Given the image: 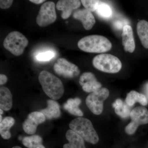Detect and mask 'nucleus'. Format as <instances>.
I'll return each instance as SVG.
<instances>
[{
	"instance_id": "f257e3e1",
	"label": "nucleus",
	"mask_w": 148,
	"mask_h": 148,
	"mask_svg": "<svg viewBox=\"0 0 148 148\" xmlns=\"http://www.w3.org/2000/svg\"><path fill=\"white\" fill-rule=\"evenodd\" d=\"M38 79L44 92L52 100H58L64 95L63 83L53 74L43 71L39 75Z\"/></svg>"
},
{
	"instance_id": "f03ea898",
	"label": "nucleus",
	"mask_w": 148,
	"mask_h": 148,
	"mask_svg": "<svg viewBox=\"0 0 148 148\" xmlns=\"http://www.w3.org/2000/svg\"><path fill=\"white\" fill-rule=\"evenodd\" d=\"M81 50L89 53H104L110 50L112 43L106 37L90 35L82 38L77 44Z\"/></svg>"
},
{
	"instance_id": "7ed1b4c3",
	"label": "nucleus",
	"mask_w": 148,
	"mask_h": 148,
	"mask_svg": "<svg viewBox=\"0 0 148 148\" xmlns=\"http://www.w3.org/2000/svg\"><path fill=\"white\" fill-rule=\"evenodd\" d=\"M69 127L88 143L95 145L99 141V137L97 132L92 123L87 119L84 117L75 119L70 122Z\"/></svg>"
},
{
	"instance_id": "20e7f679",
	"label": "nucleus",
	"mask_w": 148,
	"mask_h": 148,
	"mask_svg": "<svg viewBox=\"0 0 148 148\" xmlns=\"http://www.w3.org/2000/svg\"><path fill=\"white\" fill-rule=\"evenodd\" d=\"M92 64L99 71L109 73H118L122 67L119 58L110 54L103 53L96 56L92 60Z\"/></svg>"
},
{
	"instance_id": "39448f33",
	"label": "nucleus",
	"mask_w": 148,
	"mask_h": 148,
	"mask_svg": "<svg viewBox=\"0 0 148 148\" xmlns=\"http://www.w3.org/2000/svg\"><path fill=\"white\" fill-rule=\"evenodd\" d=\"M29 44V41L24 35L16 31L10 32L3 41V46L15 56L23 54L24 49Z\"/></svg>"
},
{
	"instance_id": "423d86ee",
	"label": "nucleus",
	"mask_w": 148,
	"mask_h": 148,
	"mask_svg": "<svg viewBox=\"0 0 148 148\" xmlns=\"http://www.w3.org/2000/svg\"><path fill=\"white\" fill-rule=\"evenodd\" d=\"M109 95L110 91L108 88H101L87 96L86 100V106L94 114H101L103 111V102Z\"/></svg>"
},
{
	"instance_id": "0eeeda50",
	"label": "nucleus",
	"mask_w": 148,
	"mask_h": 148,
	"mask_svg": "<svg viewBox=\"0 0 148 148\" xmlns=\"http://www.w3.org/2000/svg\"><path fill=\"white\" fill-rule=\"evenodd\" d=\"M131 122L125 128V131L128 135L134 134L140 125L148 123V111L144 107H138L130 112Z\"/></svg>"
},
{
	"instance_id": "6e6552de",
	"label": "nucleus",
	"mask_w": 148,
	"mask_h": 148,
	"mask_svg": "<svg viewBox=\"0 0 148 148\" xmlns=\"http://www.w3.org/2000/svg\"><path fill=\"white\" fill-rule=\"evenodd\" d=\"M56 18L55 3L53 2H46L41 7L36 21L40 27H46L55 22Z\"/></svg>"
},
{
	"instance_id": "1a4fd4ad",
	"label": "nucleus",
	"mask_w": 148,
	"mask_h": 148,
	"mask_svg": "<svg viewBox=\"0 0 148 148\" xmlns=\"http://www.w3.org/2000/svg\"><path fill=\"white\" fill-rule=\"evenodd\" d=\"M53 70L56 74L66 78H73L80 73L76 65L64 58H58L53 66Z\"/></svg>"
},
{
	"instance_id": "9d476101",
	"label": "nucleus",
	"mask_w": 148,
	"mask_h": 148,
	"mask_svg": "<svg viewBox=\"0 0 148 148\" xmlns=\"http://www.w3.org/2000/svg\"><path fill=\"white\" fill-rule=\"evenodd\" d=\"M46 117L40 112H32L29 114L22 124L24 132L29 135H33L36 131L37 127L45 121Z\"/></svg>"
},
{
	"instance_id": "9b49d317",
	"label": "nucleus",
	"mask_w": 148,
	"mask_h": 148,
	"mask_svg": "<svg viewBox=\"0 0 148 148\" xmlns=\"http://www.w3.org/2000/svg\"><path fill=\"white\" fill-rule=\"evenodd\" d=\"M79 84L85 92H92L101 88L102 85L98 82L94 74L85 72L80 77Z\"/></svg>"
},
{
	"instance_id": "f8f14e48",
	"label": "nucleus",
	"mask_w": 148,
	"mask_h": 148,
	"mask_svg": "<svg viewBox=\"0 0 148 148\" xmlns=\"http://www.w3.org/2000/svg\"><path fill=\"white\" fill-rule=\"evenodd\" d=\"M81 2L79 0H60L56 4L57 10L62 11L61 17L63 19L69 18L74 10L77 9L81 6Z\"/></svg>"
},
{
	"instance_id": "ddd939ff",
	"label": "nucleus",
	"mask_w": 148,
	"mask_h": 148,
	"mask_svg": "<svg viewBox=\"0 0 148 148\" xmlns=\"http://www.w3.org/2000/svg\"><path fill=\"white\" fill-rule=\"evenodd\" d=\"M73 16L75 19L81 21L84 29L87 31L92 29L95 23V17L91 12L86 9L76 11Z\"/></svg>"
},
{
	"instance_id": "4468645a",
	"label": "nucleus",
	"mask_w": 148,
	"mask_h": 148,
	"mask_svg": "<svg viewBox=\"0 0 148 148\" xmlns=\"http://www.w3.org/2000/svg\"><path fill=\"white\" fill-rule=\"evenodd\" d=\"M122 44L125 51L132 53L135 49V45L132 29L131 26L125 25L122 34Z\"/></svg>"
},
{
	"instance_id": "2eb2a0df",
	"label": "nucleus",
	"mask_w": 148,
	"mask_h": 148,
	"mask_svg": "<svg viewBox=\"0 0 148 148\" xmlns=\"http://www.w3.org/2000/svg\"><path fill=\"white\" fill-rule=\"evenodd\" d=\"M66 137L69 143L65 144L64 148H86L84 139L72 130L67 131Z\"/></svg>"
},
{
	"instance_id": "dca6fc26",
	"label": "nucleus",
	"mask_w": 148,
	"mask_h": 148,
	"mask_svg": "<svg viewBox=\"0 0 148 148\" xmlns=\"http://www.w3.org/2000/svg\"><path fill=\"white\" fill-rule=\"evenodd\" d=\"M47 107L41 110L40 112L44 114L47 119H52L59 117L61 116L60 106L57 102L53 100L47 101Z\"/></svg>"
},
{
	"instance_id": "f3484780",
	"label": "nucleus",
	"mask_w": 148,
	"mask_h": 148,
	"mask_svg": "<svg viewBox=\"0 0 148 148\" xmlns=\"http://www.w3.org/2000/svg\"><path fill=\"white\" fill-rule=\"evenodd\" d=\"M12 106V95L8 88H0V108L3 110H10Z\"/></svg>"
},
{
	"instance_id": "a211bd4d",
	"label": "nucleus",
	"mask_w": 148,
	"mask_h": 148,
	"mask_svg": "<svg viewBox=\"0 0 148 148\" xmlns=\"http://www.w3.org/2000/svg\"><path fill=\"white\" fill-rule=\"evenodd\" d=\"M125 101L129 107L134 106L136 102H138L143 106H147L148 104L147 99L145 95L135 90H132L127 94Z\"/></svg>"
},
{
	"instance_id": "6ab92c4d",
	"label": "nucleus",
	"mask_w": 148,
	"mask_h": 148,
	"mask_svg": "<svg viewBox=\"0 0 148 148\" xmlns=\"http://www.w3.org/2000/svg\"><path fill=\"white\" fill-rule=\"evenodd\" d=\"M137 33L144 47L148 49V22L146 20L139 21L137 24Z\"/></svg>"
},
{
	"instance_id": "aec40b11",
	"label": "nucleus",
	"mask_w": 148,
	"mask_h": 148,
	"mask_svg": "<svg viewBox=\"0 0 148 148\" xmlns=\"http://www.w3.org/2000/svg\"><path fill=\"white\" fill-rule=\"evenodd\" d=\"M81 103V100L79 98L69 99L64 104V108L70 113L74 115L81 117L83 116V113L79 108V106Z\"/></svg>"
},
{
	"instance_id": "412c9836",
	"label": "nucleus",
	"mask_w": 148,
	"mask_h": 148,
	"mask_svg": "<svg viewBox=\"0 0 148 148\" xmlns=\"http://www.w3.org/2000/svg\"><path fill=\"white\" fill-rule=\"evenodd\" d=\"M15 120L12 117L5 118L0 124V135L5 140H8L11 138V135L10 129L14 125Z\"/></svg>"
},
{
	"instance_id": "4be33fe9",
	"label": "nucleus",
	"mask_w": 148,
	"mask_h": 148,
	"mask_svg": "<svg viewBox=\"0 0 148 148\" xmlns=\"http://www.w3.org/2000/svg\"><path fill=\"white\" fill-rule=\"evenodd\" d=\"M115 112L122 118L125 119L130 116V109L126 103H123L121 99H117L113 104Z\"/></svg>"
},
{
	"instance_id": "5701e85b",
	"label": "nucleus",
	"mask_w": 148,
	"mask_h": 148,
	"mask_svg": "<svg viewBox=\"0 0 148 148\" xmlns=\"http://www.w3.org/2000/svg\"><path fill=\"white\" fill-rule=\"evenodd\" d=\"M22 142L23 145L28 148H45L42 144V138L38 135L24 137Z\"/></svg>"
},
{
	"instance_id": "b1692460",
	"label": "nucleus",
	"mask_w": 148,
	"mask_h": 148,
	"mask_svg": "<svg viewBox=\"0 0 148 148\" xmlns=\"http://www.w3.org/2000/svg\"><path fill=\"white\" fill-rule=\"evenodd\" d=\"M95 11L98 16L105 19H108L112 16V10L111 7L103 2L100 1Z\"/></svg>"
},
{
	"instance_id": "393cba45",
	"label": "nucleus",
	"mask_w": 148,
	"mask_h": 148,
	"mask_svg": "<svg viewBox=\"0 0 148 148\" xmlns=\"http://www.w3.org/2000/svg\"><path fill=\"white\" fill-rule=\"evenodd\" d=\"M100 1L97 0H82V3L85 8L90 12L96 11Z\"/></svg>"
},
{
	"instance_id": "a878e982",
	"label": "nucleus",
	"mask_w": 148,
	"mask_h": 148,
	"mask_svg": "<svg viewBox=\"0 0 148 148\" xmlns=\"http://www.w3.org/2000/svg\"><path fill=\"white\" fill-rule=\"evenodd\" d=\"M55 56L54 52L47 51L41 53L36 56L37 60L40 61H47L52 59Z\"/></svg>"
},
{
	"instance_id": "bb28decb",
	"label": "nucleus",
	"mask_w": 148,
	"mask_h": 148,
	"mask_svg": "<svg viewBox=\"0 0 148 148\" xmlns=\"http://www.w3.org/2000/svg\"><path fill=\"white\" fill-rule=\"evenodd\" d=\"M13 1L12 0H1L0 1V8L2 9H6L11 6Z\"/></svg>"
},
{
	"instance_id": "cd10ccee",
	"label": "nucleus",
	"mask_w": 148,
	"mask_h": 148,
	"mask_svg": "<svg viewBox=\"0 0 148 148\" xmlns=\"http://www.w3.org/2000/svg\"><path fill=\"white\" fill-rule=\"evenodd\" d=\"M8 78L5 75L1 74L0 75V84L1 85L4 84L7 82Z\"/></svg>"
},
{
	"instance_id": "c85d7f7f",
	"label": "nucleus",
	"mask_w": 148,
	"mask_h": 148,
	"mask_svg": "<svg viewBox=\"0 0 148 148\" xmlns=\"http://www.w3.org/2000/svg\"><path fill=\"white\" fill-rule=\"evenodd\" d=\"M114 26L115 27L118 29H121L122 28H123V27H124V26H123V24L122 22L120 21H115L114 23Z\"/></svg>"
},
{
	"instance_id": "c756f323",
	"label": "nucleus",
	"mask_w": 148,
	"mask_h": 148,
	"mask_svg": "<svg viewBox=\"0 0 148 148\" xmlns=\"http://www.w3.org/2000/svg\"><path fill=\"white\" fill-rule=\"evenodd\" d=\"M30 2L36 4H39L42 3L46 1L45 0H30Z\"/></svg>"
},
{
	"instance_id": "7c9ffc66",
	"label": "nucleus",
	"mask_w": 148,
	"mask_h": 148,
	"mask_svg": "<svg viewBox=\"0 0 148 148\" xmlns=\"http://www.w3.org/2000/svg\"><path fill=\"white\" fill-rule=\"evenodd\" d=\"M146 90H147V93L148 96V83L146 85Z\"/></svg>"
},
{
	"instance_id": "2f4dec72",
	"label": "nucleus",
	"mask_w": 148,
	"mask_h": 148,
	"mask_svg": "<svg viewBox=\"0 0 148 148\" xmlns=\"http://www.w3.org/2000/svg\"><path fill=\"white\" fill-rule=\"evenodd\" d=\"M12 148H22L21 147H19V146H14Z\"/></svg>"
},
{
	"instance_id": "473e14b6",
	"label": "nucleus",
	"mask_w": 148,
	"mask_h": 148,
	"mask_svg": "<svg viewBox=\"0 0 148 148\" xmlns=\"http://www.w3.org/2000/svg\"><path fill=\"white\" fill-rule=\"evenodd\" d=\"M0 119H1V120H0V122H1L2 121V116L1 115H0Z\"/></svg>"
},
{
	"instance_id": "72a5a7b5",
	"label": "nucleus",
	"mask_w": 148,
	"mask_h": 148,
	"mask_svg": "<svg viewBox=\"0 0 148 148\" xmlns=\"http://www.w3.org/2000/svg\"><path fill=\"white\" fill-rule=\"evenodd\" d=\"M0 112H1V115L3 113V110H1V109L0 110Z\"/></svg>"
}]
</instances>
